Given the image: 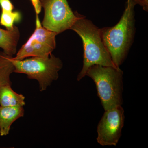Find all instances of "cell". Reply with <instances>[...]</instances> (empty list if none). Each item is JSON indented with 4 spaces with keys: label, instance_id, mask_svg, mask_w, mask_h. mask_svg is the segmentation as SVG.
<instances>
[{
    "label": "cell",
    "instance_id": "1",
    "mask_svg": "<svg viewBox=\"0 0 148 148\" xmlns=\"http://www.w3.org/2000/svg\"><path fill=\"white\" fill-rule=\"evenodd\" d=\"M134 0H127L125 9L118 23L112 27L100 29L101 38L112 61L120 68L127 58L134 41L135 32Z\"/></svg>",
    "mask_w": 148,
    "mask_h": 148
},
{
    "label": "cell",
    "instance_id": "2",
    "mask_svg": "<svg viewBox=\"0 0 148 148\" xmlns=\"http://www.w3.org/2000/svg\"><path fill=\"white\" fill-rule=\"evenodd\" d=\"M71 30L79 36L83 46V65L77 77L78 81L86 76L88 70L93 65L116 67L103 43L100 29L92 21L79 14Z\"/></svg>",
    "mask_w": 148,
    "mask_h": 148
},
{
    "label": "cell",
    "instance_id": "3",
    "mask_svg": "<svg viewBox=\"0 0 148 148\" xmlns=\"http://www.w3.org/2000/svg\"><path fill=\"white\" fill-rule=\"evenodd\" d=\"M123 75V71L117 67L95 65L88 70L86 76L95 83L104 110L122 105Z\"/></svg>",
    "mask_w": 148,
    "mask_h": 148
},
{
    "label": "cell",
    "instance_id": "4",
    "mask_svg": "<svg viewBox=\"0 0 148 148\" xmlns=\"http://www.w3.org/2000/svg\"><path fill=\"white\" fill-rule=\"evenodd\" d=\"M11 60L14 66V73L26 74L28 78L36 80L40 91L48 86L59 77L58 72L63 68L61 59L51 53L47 57H31L21 60Z\"/></svg>",
    "mask_w": 148,
    "mask_h": 148
},
{
    "label": "cell",
    "instance_id": "5",
    "mask_svg": "<svg viewBox=\"0 0 148 148\" xmlns=\"http://www.w3.org/2000/svg\"><path fill=\"white\" fill-rule=\"evenodd\" d=\"M39 1L44 10L42 25L57 34L71 29L78 18L79 14L72 11L67 0Z\"/></svg>",
    "mask_w": 148,
    "mask_h": 148
},
{
    "label": "cell",
    "instance_id": "6",
    "mask_svg": "<svg viewBox=\"0 0 148 148\" xmlns=\"http://www.w3.org/2000/svg\"><path fill=\"white\" fill-rule=\"evenodd\" d=\"M57 35L55 32L44 28L36 14L34 32L12 58L21 60L30 57L49 56L56 47Z\"/></svg>",
    "mask_w": 148,
    "mask_h": 148
},
{
    "label": "cell",
    "instance_id": "7",
    "mask_svg": "<svg viewBox=\"0 0 148 148\" xmlns=\"http://www.w3.org/2000/svg\"><path fill=\"white\" fill-rule=\"evenodd\" d=\"M124 110L122 106L105 111L97 126V142L102 146H116L124 124Z\"/></svg>",
    "mask_w": 148,
    "mask_h": 148
},
{
    "label": "cell",
    "instance_id": "8",
    "mask_svg": "<svg viewBox=\"0 0 148 148\" xmlns=\"http://www.w3.org/2000/svg\"><path fill=\"white\" fill-rule=\"evenodd\" d=\"M24 114L23 106H0V135H8L12 123Z\"/></svg>",
    "mask_w": 148,
    "mask_h": 148
},
{
    "label": "cell",
    "instance_id": "9",
    "mask_svg": "<svg viewBox=\"0 0 148 148\" xmlns=\"http://www.w3.org/2000/svg\"><path fill=\"white\" fill-rule=\"evenodd\" d=\"M20 38L18 27L14 26L12 30L0 28V48L7 55L12 56L16 52V48Z\"/></svg>",
    "mask_w": 148,
    "mask_h": 148
},
{
    "label": "cell",
    "instance_id": "10",
    "mask_svg": "<svg viewBox=\"0 0 148 148\" xmlns=\"http://www.w3.org/2000/svg\"><path fill=\"white\" fill-rule=\"evenodd\" d=\"M25 97L13 90L11 85L6 84L0 86V106H24Z\"/></svg>",
    "mask_w": 148,
    "mask_h": 148
},
{
    "label": "cell",
    "instance_id": "11",
    "mask_svg": "<svg viewBox=\"0 0 148 148\" xmlns=\"http://www.w3.org/2000/svg\"><path fill=\"white\" fill-rule=\"evenodd\" d=\"M12 56L0 51V86L12 84L10 75L14 73V68L11 59Z\"/></svg>",
    "mask_w": 148,
    "mask_h": 148
},
{
    "label": "cell",
    "instance_id": "12",
    "mask_svg": "<svg viewBox=\"0 0 148 148\" xmlns=\"http://www.w3.org/2000/svg\"><path fill=\"white\" fill-rule=\"evenodd\" d=\"M21 18V14L18 11L7 12L2 10L0 16V24L7 30H12L15 22H19Z\"/></svg>",
    "mask_w": 148,
    "mask_h": 148
},
{
    "label": "cell",
    "instance_id": "13",
    "mask_svg": "<svg viewBox=\"0 0 148 148\" xmlns=\"http://www.w3.org/2000/svg\"><path fill=\"white\" fill-rule=\"evenodd\" d=\"M0 6L2 10L7 12H12L14 7L10 0H0Z\"/></svg>",
    "mask_w": 148,
    "mask_h": 148
},
{
    "label": "cell",
    "instance_id": "14",
    "mask_svg": "<svg viewBox=\"0 0 148 148\" xmlns=\"http://www.w3.org/2000/svg\"><path fill=\"white\" fill-rule=\"evenodd\" d=\"M34 8L36 14H39L41 11L42 7L39 0H30Z\"/></svg>",
    "mask_w": 148,
    "mask_h": 148
},
{
    "label": "cell",
    "instance_id": "15",
    "mask_svg": "<svg viewBox=\"0 0 148 148\" xmlns=\"http://www.w3.org/2000/svg\"><path fill=\"white\" fill-rule=\"evenodd\" d=\"M136 5H139L145 11L148 10V0H134Z\"/></svg>",
    "mask_w": 148,
    "mask_h": 148
}]
</instances>
